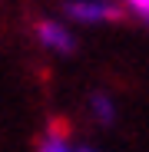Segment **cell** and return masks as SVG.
Wrapping results in <instances>:
<instances>
[{
  "label": "cell",
  "instance_id": "1",
  "mask_svg": "<svg viewBox=\"0 0 149 152\" xmlns=\"http://www.w3.org/2000/svg\"><path fill=\"white\" fill-rule=\"evenodd\" d=\"M66 17L76 20V23H86V27L113 23V20L123 17V4H113V0H70Z\"/></svg>",
  "mask_w": 149,
  "mask_h": 152
},
{
  "label": "cell",
  "instance_id": "2",
  "mask_svg": "<svg viewBox=\"0 0 149 152\" xmlns=\"http://www.w3.org/2000/svg\"><path fill=\"white\" fill-rule=\"evenodd\" d=\"M37 40L46 46V50H53V53L66 56L76 50V37H73V30L66 27V23H57V20H40L37 23Z\"/></svg>",
  "mask_w": 149,
  "mask_h": 152
},
{
  "label": "cell",
  "instance_id": "3",
  "mask_svg": "<svg viewBox=\"0 0 149 152\" xmlns=\"http://www.w3.org/2000/svg\"><path fill=\"white\" fill-rule=\"evenodd\" d=\"M70 132L63 129V126H50L46 129V139H40V149L43 152H70V149H86L83 142H73V139H66Z\"/></svg>",
  "mask_w": 149,
  "mask_h": 152
},
{
  "label": "cell",
  "instance_id": "4",
  "mask_svg": "<svg viewBox=\"0 0 149 152\" xmlns=\"http://www.w3.org/2000/svg\"><path fill=\"white\" fill-rule=\"evenodd\" d=\"M90 109H93V119L99 126H113L116 122V103H113V96H106V93H93L90 96Z\"/></svg>",
  "mask_w": 149,
  "mask_h": 152
},
{
  "label": "cell",
  "instance_id": "5",
  "mask_svg": "<svg viewBox=\"0 0 149 152\" xmlns=\"http://www.w3.org/2000/svg\"><path fill=\"white\" fill-rule=\"evenodd\" d=\"M119 4H123V10H129L136 20L149 23V0H119Z\"/></svg>",
  "mask_w": 149,
  "mask_h": 152
}]
</instances>
